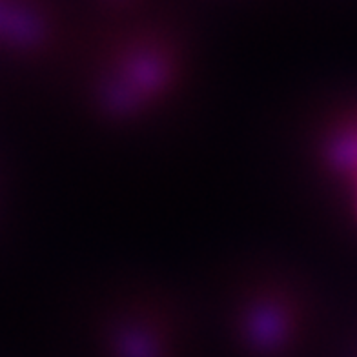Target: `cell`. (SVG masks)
<instances>
[{"label": "cell", "instance_id": "cell-1", "mask_svg": "<svg viewBox=\"0 0 357 357\" xmlns=\"http://www.w3.org/2000/svg\"><path fill=\"white\" fill-rule=\"evenodd\" d=\"M68 0H0V52L31 55L64 37Z\"/></svg>", "mask_w": 357, "mask_h": 357}, {"label": "cell", "instance_id": "cell-2", "mask_svg": "<svg viewBox=\"0 0 357 357\" xmlns=\"http://www.w3.org/2000/svg\"><path fill=\"white\" fill-rule=\"evenodd\" d=\"M93 13L102 15L109 24L123 22V20L133 19L142 13L159 8V0H80Z\"/></svg>", "mask_w": 357, "mask_h": 357}]
</instances>
